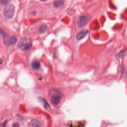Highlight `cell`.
<instances>
[{"mask_svg":"<svg viewBox=\"0 0 127 127\" xmlns=\"http://www.w3.org/2000/svg\"><path fill=\"white\" fill-rule=\"evenodd\" d=\"M15 13V7L12 4H8L3 10V15L7 19H12Z\"/></svg>","mask_w":127,"mask_h":127,"instance_id":"6da1fadb","label":"cell"},{"mask_svg":"<svg viewBox=\"0 0 127 127\" xmlns=\"http://www.w3.org/2000/svg\"><path fill=\"white\" fill-rule=\"evenodd\" d=\"M53 91H52V94L51 97L50 102L51 104L54 106H57L60 104L61 102L62 99V94L57 91L53 90Z\"/></svg>","mask_w":127,"mask_h":127,"instance_id":"7a4b0ae2","label":"cell"},{"mask_svg":"<svg viewBox=\"0 0 127 127\" xmlns=\"http://www.w3.org/2000/svg\"><path fill=\"white\" fill-rule=\"evenodd\" d=\"M32 46V43L30 39L27 38H23L18 43V47L19 48H22L23 51H27L30 49Z\"/></svg>","mask_w":127,"mask_h":127,"instance_id":"3957f363","label":"cell"},{"mask_svg":"<svg viewBox=\"0 0 127 127\" xmlns=\"http://www.w3.org/2000/svg\"><path fill=\"white\" fill-rule=\"evenodd\" d=\"M90 20V17L88 15H82L80 16L78 18L77 23L78 26L79 28H81L84 27L88 23Z\"/></svg>","mask_w":127,"mask_h":127,"instance_id":"277c9868","label":"cell"},{"mask_svg":"<svg viewBox=\"0 0 127 127\" xmlns=\"http://www.w3.org/2000/svg\"><path fill=\"white\" fill-rule=\"evenodd\" d=\"M88 33V31L87 30H82L80 31L76 36V39L77 40H80L85 37Z\"/></svg>","mask_w":127,"mask_h":127,"instance_id":"5b68a950","label":"cell"},{"mask_svg":"<svg viewBox=\"0 0 127 127\" xmlns=\"http://www.w3.org/2000/svg\"><path fill=\"white\" fill-rule=\"evenodd\" d=\"M30 125L32 127H41V123L36 119H33L31 121Z\"/></svg>","mask_w":127,"mask_h":127,"instance_id":"8992f818","label":"cell"},{"mask_svg":"<svg viewBox=\"0 0 127 127\" xmlns=\"http://www.w3.org/2000/svg\"><path fill=\"white\" fill-rule=\"evenodd\" d=\"M48 27L45 24H42L38 27V31L40 33H44L47 30Z\"/></svg>","mask_w":127,"mask_h":127,"instance_id":"52a82bcc","label":"cell"},{"mask_svg":"<svg viewBox=\"0 0 127 127\" xmlns=\"http://www.w3.org/2000/svg\"><path fill=\"white\" fill-rule=\"evenodd\" d=\"M39 99L41 100V102H42V103H43V105H44V107L45 109H46V110H50L51 109L50 106L49 104H48V102L44 98H40Z\"/></svg>","mask_w":127,"mask_h":127,"instance_id":"ba28073f","label":"cell"},{"mask_svg":"<svg viewBox=\"0 0 127 127\" xmlns=\"http://www.w3.org/2000/svg\"><path fill=\"white\" fill-rule=\"evenodd\" d=\"M31 67L34 70H38L40 67V64L38 61H34L32 63Z\"/></svg>","mask_w":127,"mask_h":127,"instance_id":"9c48e42d","label":"cell"},{"mask_svg":"<svg viewBox=\"0 0 127 127\" xmlns=\"http://www.w3.org/2000/svg\"><path fill=\"white\" fill-rule=\"evenodd\" d=\"M4 35L3 39H4V42L5 44L7 46L11 45V44H10V37H8V36L6 35Z\"/></svg>","mask_w":127,"mask_h":127,"instance_id":"30bf717a","label":"cell"},{"mask_svg":"<svg viewBox=\"0 0 127 127\" xmlns=\"http://www.w3.org/2000/svg\"><path fill=\"white\" fill-rule=\"evenodd\" d=\"M64 2H65L64 1H62V0H58V1H56L54 3V6L56 8L60 7L64 5Z\"/></svg>","mask_w":127,"mask_h":127,"instance_id":"8fae6325","label":"cell"},{"mask_svg":"<svg viewBox=\"0 0 127 127\" xmlns=\"http://www.w3.org/2000/svg\"><path fill=\"white\" fill-rule=\"evenodd\" d=\"M17 41H18V40H17V38L16 37L13 36H11L10 37V44H11V45H13V44H15L17 42Z\"/></svg>","mask_w":127,"mask_h":127,"instance_id":"7c38bea8","label":"cell"},{"mask_svg":"<svg viewBox=\"0 0 127 127\" xmlns=\"http://www.w3.org/2000/svg\"><path fill=\"white\" fill-rule=\"evenodd\" d=\"M9 2L8 1H5V0H2V1H0V3H1L3 5H6V6L8 5V3Z\"/></svg>","mask_w":127,"mask_h":127,"instance_id":"4fadbf2b","label":"cell"},{"mask_svg":"<svg viewBox=\"0 0 127 127\" xmlns=\"http://www.w3.org/2000/svg\"><path fill=\"white\" fill-rule=\"evenodd\" d=\"M12 127H20V125H19V123H14L13 125V126H12Z\"/></svg>","mask_w":127,"mask_h":127,"instance_id":"5bb4252c","label":"cell"},{"mask_svg":"<svg viewBox=\"0 0 127 127\" xmlns=\"http://www.w3.org/2000/svg\"><path fill=\"white\" fill-rule=\"evenodd\" d=\"M3 64V61L1 59H0V65Z\"/></svg>","mask_w":127,"mask_h":127,"instance_id":"9a60e30c","label":"cell"},{"mask_svg":"<svg viewBox=\"0 0 127 127\" xmlns=\"http://www.w3.org/2000/svg\"><path fill=\"white\" fill-rule=\"evenodd\" d=\"M0 127H2V126L1 125H0Z\"/></svg>","mask_w":127,"mask_h":127,"instance_id":"2e32d148","label":"cell"}]
</instances>
